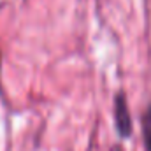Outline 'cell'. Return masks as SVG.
Wrapping results in <instances>:
<instances>
[{"label":"cell","mask_w":151,"mask_h":151,"mask_svg":"<svg viewBox=\"0 0 151 151\" xmlns=\"http://www.w3.org/2000/svg\"><path fill=\"white\" fill-rule=\"evenodd\" d=\"M114 125L121 137H128L132 132V119L127 106V99L123 93H118L114 99Z\"/></svg>","instance_id":"cell-1"},{"label":"cell","mask_w":151,"mask_h":151,"mask_svg":"<svg viewBox=\"0 0 151 151\" xmlns=\"http://www.w3.org/2000/svg\"><path fill=\"white\" fill-rule=\"evenodd\" d=\"M142 135H144L146 150L151 151V106L146 109V113L142 116Z\"/></svg>","instance_id":"cell-2"}]
</instances>
